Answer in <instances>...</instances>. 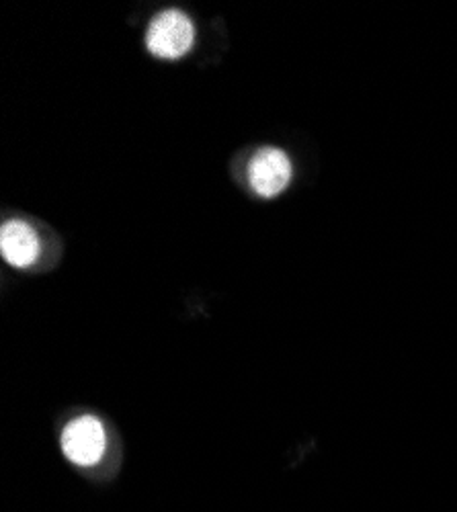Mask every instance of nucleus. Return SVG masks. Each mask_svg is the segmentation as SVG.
<instances>
[{"label":"nucleus","mask_w":457,"mask_h":512,"mask_svg":"<svg viewBox=\"0 0 457 512\" xmlns=\"http://www.w3.org/2000/svg\"><path fill=\"white\" fill-rule=\"evenodd\" d=\"M193 44V21L179 9H166L158 13L146 31L148 52L162 60L183 58L193 48Z\"/></svg>","instance_id":"nucleus-1"},{"label":"nucleus","mask_w":457,"mask_h":512,"mask_svg":"<svg viewBox=\"0 0 457 512\" xmlns=\"http://www.w3.org/2000/svg\"><path fill=\"white\" fill-rule=\"evenodd\" d=\"M60 445L66 459L76 465L89 467L99 463L107 447V437L101 420L95 416H78L70 420L64 426Z\"/></svg>","instance_id":"nucleus-2"},{"label":"nucleus","mask_w":457,"mask_h":512,"mask_svg":"<svg viewBox=\"0 0 457 512\" xmlns=\"http://www.w3.org/2000/svg\"><path fill=\"white\" fill-rule=\"evenodd\" d=\"M248 181L257 195L275 197L292 181V162L277 148H261L248 164Z\"/></svg>","instance_id":"nucleus-3"},{"label":"nucleus","mask_w":457,"mask_h":512,"mask_svg":"<svg viewBox=\"0 0 457 512\" xmlns=\"http://www.w3.org/2000/svg\"><path fill=\"white\" fill-rule=\"evenodd\" d=\"M0 254L17 269L31 267L39 256V240L35 230L21 220L7 222L0 230Z\"/></svg>","instance_id":"nucleus-4"}]
</instances>
